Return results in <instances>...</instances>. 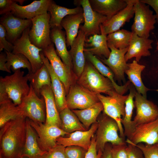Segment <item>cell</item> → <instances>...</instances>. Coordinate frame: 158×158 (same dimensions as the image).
Returning a JSON list of instances; mask_svg holds the SVG:
<instances>
[{"mask_svg":"<svg viewBox=\"0 0 158 158\" xmlns=\"http://www.w3.org/2000/svg\"><path fill=\"white\" fill-rule=\"evenodd\" d=\"M26 118L22 116L0 128V156L2 158L22 157L26 137Z\"/></svg>","mask_w":158,"mask_h":158,"instance_id":"cell-1","label":"cell"},{"mask_svg":"<svg viewBox=\"0 0 158 158\" xmlns=\"http://www.w3.org/2000/svg\"><path fill=\"white\" fill-rule=\"evenodd\" d=\"M20 69L12 74L0 78V89H2L13 103L18 106L29 93L30 87L28 84V73L24 75Z\"/></svg>","mask_w":158,"mask_h":158,"instance_id":"cell-2","label":"cell"},{"mask_svg":"<svg viewBox=\"0 0 158 158\" xmlns=\"http://www.w3.org/2000/svg\"><path fill=\"white\" fill-rule=\"evenodd\" d=\"M77 83L91 92L109 95L116 91L111 81L102 75L89 62H86Z\"/></svg>","mask_w":158,"mask_h":158,"instance_id":"cell-3","label":"cell"},{"mask_svg":"<svg viewBox=\"0 0 158 158\" xmlns=\"http://www.w3.org/2000/svg\"><path fill=\"white\" fill-rule=\"evenodd\" d=\"M119 128L117 122L104 113L98 122L96 137L97 151L103 152L106 144L120 145L126 143V140L118 134Z\"/></svg>","mask_w":158,"mask_h":158,"instance_id":"cell-4","label":"cell"},{"mask_svg":"<svg viewBox=\"0 0 158 158\" xmlns=\"http://www.w3.org/2000/svg\"><path fill=\"white\" fill-rule=\"evenodd\" d=\"M150 6L136 0L134 6V17L131 32L140 37L148 38L150 32L155 28L156 16Z\"/></svg>","mask_w":158,"mask_h":158,"instance_id":"cell-5","label":"cell"},{"mask_svg":"<svg viewBox=\"0 0 158 158\" xmlns=\"http://www.w3.org/2000/svg\"><path fill=\"white\" fill-rule=\"evenodd\" d=\"M97 95L102 104L104 113L117 122L119 128V135L126 140L121 120L125 115V102L128 95H121L114 91L109 95L105 96L101 94Z\"/></svg>","mask_w":158,"mask_h":158,"instance_id":"cell-6","label":"cell"},{"mask_svg":"<svg viewBox=\"0 0 158 158\" xmlns=\"http://www.w3.org/2000/svg\"><path fill=\"white\" fill-rule=\"evenodd\" d=\"M30 87L28 94L23 98L18 106L25 117L34 121L45 123L46 109L44 98L42 96L39 97L32 87Z\"/></svg>","mask_w":158,"mask_h":158,"instance_id":"cell-7","label":"cell"},{"mask_svg":"<svg viewBox=\"0 0 158 158\" xmlns=\"http://www.w3.org/2000/svg\"><path fill=\"white\" fill-rule=\"evenodd\" d=\"M50 14L47 13L31 19L32 25L29 32V39L32 44L42 50L52 43L50 36Z\"/></svg>","mask_w":158,"mask_h":158,"instance_id":"cell-8","label":"cell"},{"mask_svg":"<svg viewBox=\"0 0 158 158\" xmlns=\"http://www.w3.org/2000/svg\"><path fill=\"white\" fill-rule=\"evenodd\" d=\"M30 29L29 27L25 29L21 36L13 43V48L12 52L24 55L31 65L32 72L35 73L44 64L40 55L42 49L37 48L30 42L29 37Z\"/></svg>","mask_w":158,"mask_h":158,"instance_id":"cell-9","label":"cell"},{"mask_svg":"<svg viewBox=\"0 0 158 158\" xmlns=\"http://www.w3.org/2000/svg\"><path fill=\"white\" fill-rule=\"evenodd\" d=\"M29 119L31 125L36 133L39 145L44 151L48 152L56 146L58 138L69 134L57 126H47Z\"/></svg>","mask_w":158,"mask_h":158,"instance_id":"cell-10","label":"cell"},{"mask_svg":"<svg viewBox=\"0 0 158 158\" xmlns=\"http://www.w3.org/2000/svg\"><path fill=\"white\" fill-rule=\"evenodd\" d=\"M99 102L96 94L77 83L71 86L66 96L67 107L71 110L84 109Z\"/></svg>","mask_w":158,"mask_h":158,"instance_id":"cell-11","label":"cell"},{"mask_svg":"<svg viewBox=\"0 0 158 158\" xmlns=\"http://www.w3.org/2000/svg\"><path fill=\"white\" fill-rule=\"evenodd\" d=\"M74 4L77 6H81L83 10L84 23L80 28L84 33L86 38L95 35H100V26L107 18V17L94 11L90 4L89 0H77Z\"/></svg>","mask_w":158,"mask_h":158,"instance_id":"cell-12","label":"cell"},{"mask_svg":"<svg viewBox=\"0 0 158 158\" xmlns=\"http://www.w3.org/2000/svg\"><path fill=\"white\" fill-rule=\"evenodd\" d=\"M42 52L48 59L54 73L64 85L67 95L70 87L74 83L72 71L68 68L57 55L53 43L43 49Z\"/></svg>","mask_w":158,"mask_h":158,"instance_id":"cell-13","label":"cell"},{"mask_svg":"<svg viewBox=\"0 0 158 158\" xmlns=\"http://www.w3.org/2000/svg\"><path fill=\"white\" fill-rule=\"evenodd\" d=\"M134 98L136 115L133 123L135 128L137 125L152 121L158 117L157 105L137 92Z\"/></svg>","mask_w":158,"mask_h":158,"instance_id":"cell-14","label":"cell"},{"mask_svg":"<svg viewBox=\"0 0 158 158\" xmlns=\"http://www.w3.org/2000/svg\"><path fill=\"white\" fill-rule=\"evenodd\" d=\"M126 141L134 145L141 143L148 145L158 143V117L152 121L136 126Z\"/></svg>","mask_w":158,"mask_h":158,"instance_id":"cell-15","label":"cell"},{"mask_svg":"<svg viewBox=\"0 0 158 158\" xmlns=\"http://www.w3.org/2000/svg\"><path fill=\"white\" fill-rule=\"evenodd\" d=\"M51 0H35L25 6L23 5L24 0H16L11 6V13L16 17L23 19H30L38 16L47 13L48 8Z\"/></svg>","mask_w":158,"mask_h":158,"instance_id":"cell-16","label":"cell"},{"mask_svg":"<svg viewBox=\"0 0 158 158\" xmlns=\"http://www.w3.org/2000/svg\"><path fill=\"white\" fill-rule=\"evenodd\" d=\"M107 44L111 51L109 57L107 59L99 58L103 63L108 66L118 81L125 83V71L128 68V63L125 59V55L128 50V47L118 49L110 44Z\"/></svg>","mask_w":158,"mask_h":158,"instance_id":"cell-17","label":"cell"},{"mask_svg":"<svg viewBox=\"0 0 158 158\" xmlns=\"http://www.w3.org/2000/svg\"><path fill=\"white\" fill-rule=\"evenodd\" d=\"M0 22L6 30L7 40L12 44L19 38L25 29L32 25L31 20L17 17L11 12L1 17Z\"/></svg>","mask_w":158,"mask_h":158,"instance_id":"cell-18","label":"cell"},{"mask_svg":"<svg viewBox=\"0 0 158 158\" xmlns=\"http://www.w3.org/2000/svg\"><path fill=\"white\" fill-rule=\"evenodd\" d=\"M127 0V4L126 8L101 25L100 29L106 35L120 30L134 16V6L136 0Z\"/></svg>","mask_w":158,"mask_h":158,"instance_id":"cell-19","label":"cell"},{"mask_svg":"<svg viewBox=\"0 0 158 158\" xmlns=\"http://www.w3.org/2000/svg\"><path fill=\"white\" fill-rule=\"evenodd\" d=\"M86 38L84 33L79 28L78 35L69 51L71 59L73 70L74 75L77 78L82 73L86 64L84 50Z\"/></svg>","mask_w":158,"mask_h":158,"instance_id":"cell-20","label":"cell"},{"mask_svg":"<svg viewBox=\"0 0 158 158\" xmlns=\"http://www.w3.org/2000/svg\"><path fill=\"white\" fill-rule=\"evenodd\" d=\"M98 126V123L96 122L87 130L75 131L70 133L69 136L67 138L59 137L56 140L57 144L65 147L73 145L78 146L87 150L90 146L92 138Z\"/></svg>","mask_w":158,"mask_h":158,"instance_id":"cell-21","label":"cell"},{"mask_svg":"<svg viewBox=\"0 0 158 158\" xmlns=\"http://www.w3.org/2000/svg\"><path fill=\"white\" fill-rule=\"evenodd\" d=\"M153 40L149 38L140 37L132 32L128 50L125 55L126 61L135 58L138 62L142 56H149L151 55L150 49H152Z\"/></svg>","mask_w":158,"mask_h":158,"instance_id":"cell-22","label":"cell"},{"mask_svg":"<svg viewBox=\"0 0 158 158\" xmlns=\"http://www.w3.org/2000/svg\"><path fill=\"white\" fill-rule=\"evenodd\" d=\"M101 31L100 35H95L86 38L84 51L99 58L107 59L111 51L108 46L107 35L101 30Z\"/></svg>","mask_w":158,"mask_h":158,"instance_id":"cell-23","label":"cell"},{"mask_svg":"<svg viewBox=\"0 0 158 158\" xmlns=\"http://www.w3.org/2000/svg\"><path fill=\"white\" fill-rule=\"evenodd\" d=\"M40 55L43 63L47 67L50 74L51 87L59 112L67 107L65 88L63 83L54 73L48 59L45 56L42 51L40 52Z\"/></svg>","mask_w":158,"mask_h":158,"instance_id":"cell-24","label":"cell"},{"mask_svg":"<svg viewBox=\"0 0 158 158\" xmlns=\"http://www.w3.org/2000/svg\"><path fill=\"white\" fill-rule=\"evenodd\" d=\"M46 105V119L45 124L54 126L61 128V123L51 86L46 85L40 90Z\"/></svg>","mask_w":158,"mask_h":158,"instance_id":"cell-25","label":"cell"},{"mask_svg":"<svg viewBox=\"0 0 158 158\" xmlns=\"http://www.w3.org/2000/svg\"><path fill=\"white\" fill-rule=\"evenodd\" d=\"M62 29L58 27L51 29L50 38L52 42L55 44L56 54L63 63L69 69L72 71L71 59L67 48L66 33Z\"/></svg>","mask_w":158,"mask_h":158,"instance_id":"cell-26","label":"cell"},{"mask_svg":"<svg viewBox=\"0 0 158 158\" xmlns=\"http://www.w3.org/2000/svg\"><path fill=\"white\" fill-rule=\"evenodd\" d=\"M92 9L110 19L127 4V0H89Z\"/></svg>","mask_w":158,"mask_h":158,"instance_id":"cell-27","label":"cell"},{"mask_svg":"<svg viewBox=\"0 0 158 158\" xmlns=\"http://www.w3.org/2000/svg\"><path fill=\"white\" fill-rule=\"evenodd\" d=\"M85 58L103 75L108 78L111 82L116 91L123 95L129 89L130 82L129 80L123 85H119L115 82L114 75L111 70L106 66L99 59L90 53L84 52Z\"/></svg>","mask_w":158,"mask_h":158,"instance_id":"cell-28","label":"cell"},{"mask_svg":"<svg viewBox=\"0 0 158 158\" xmlns=\"http://www.w3.org/2000/svg\"><path fill=\"white\" fill-rule=\"evenodd\" d=\"M26 137L22 157L28 158H42L46 152L42 150L37 141L36 133L31 125L29 119L26 118Z\"/></svg>","mask_w":158,"mask_h":158,"instance_id":"cell-29","label":"cell"},{"mask_svg":"<svg viewBox=\"0 0 158 158\" xmlns=\"http://www.w3.org/2000/svg\"><path fill=\"white\" fill-rule=\"evenodd\" d=\"M84 21L83 11L68 15L62 20L61 25L65 30L67 47H71L72 44L78 35L80 24L84 23Z\"/></svg>","mask_w":158,"mask_h":158,"instance_id":"cell-30","label":"cell"},{"mask_svg":"<svg viewBox=\"0 0 158 158\" xmlns=\"http://www.w3.org/2000/svg\"><path fill=\"white\" fill-rule=\"evenodd\" d=\"M50 15L49 24L51 29L55 27L63 28L61 26L62 20L68 15L77 14L83 11L80 6L72 8L61 6L52 0L47 10Z\"/></svg>","mask_w":158,"mask_h":158,"instance_id":"cell-31","label":"cell"},{"mask_svg":"<svg viewBox=\"0 0 158 158\" xmlns=\"http://www.w3.org/2000/svg\"><path fill=\"white\" fill-rule=\"evenodd\" d=\"M128 68L125 73L127 75L129 81L133 84L138 93L147 98V92L151 90L144 85L141 76L142 72L145 66L139 64L135 60L128 63Z\"/></svg>","mask_w":158,"mask_h":158,"instance_id":"cell-32","label":"cell"},{"mask_svg":"<svg viewBox=\"0 0 158 158\" xmlns=\"http://www.w3.org/2000/svg\"><path fill=\"white\" fill-rule=\"evenodd\" d=\"M28 81L35 93L39 97H42L40 90L44 86H51V78L49 71L44 63L39 69L35 73H28Z\"/></svg>","mask_w":158,"mask_h":158,"instance_id":"cell-33","label":"cell"},{"mask_svg":"<svg viewBox=\"0 0 158 158\" xmlns=\"http://www.w3.org/2000/svg\"><path fill=\"white\" fill-rule=\"evenodd\" d=\"M61 121V128L70 134L76 131L86 130L76 115L67 107L59 112Z\"/></svg>","mask_w":158,"mask_h":158,"instance_id":"cell-34","label":"cell"},{"mask_svg":"<svg viewBox=\"0 0 158 158\" xmlns=\"http://www.w3.org/2000/svg\"><path fill=\"white\" fill-rule=\"evenodd\" d=\"M130 92L125 102V114L121 120V123L123 126L124 134L126 139L129 138L133 132L135 128L133 126L132 116L135 107L133 98L136 92L134 88H129Z\"/></svg>","mask_w":158,"mask_h":158,"instance_id":"cell-35","label":"cell"},{"mask_svg":"<svg viewBox=\"0 0 158 158\" xmlns=\"http://www.w3.org/2000/svg\"><path fill=\"white\" fill-rule=\"evenodd\" d=\"M103 110L102 104L99 102L86 109L72 110L86 129L96 122L98 116Z\"/></svg>","mask_w":158,"mask_h":158,"instance_id":"cell-36","label":"cell"},{"mask_svg":"<svg viewBox=\"0 0 158 158\" xmlns=\"http://www.w3.org/2000/svg\"><path fill=\"white\" fill-rule=\"evenodd\" d=\"M22 116H23L18 106L11 100L0 103V128L8 121Z\"/></svg>","mask_w":158,"mask_h":158,"instance_id":"cell-37","label":"cell"},{"mask_svg":"<svg viewBox=\"0 0 158 158\" xmlns=\"http://www.w3.org/2000/svg\"><path fill=\"white\" fill-rule=\"evenodd\" d=\"M132 32L122 29L107 35V44L116 49H121L128 47Z\"/></svg>","mask_w":158,"mask_h":158,"instance_id":"cell-38","label":"cell"},{"mask_svg":"<svg viewBox=\"0 0 158 158\" xmlns=\"http://www.w3.org/2000/svg\"><path fill=\"white\" fill-rule=\"evenodd\" d=\"M5 53L7 59L6 66L9 70L11 71V67L14 71L21 68H26L28 69V73L32 72V67L30 62L23 54H14L6 51Z\"/></svg>","mask_w":158,"mask_h":158,"instance_id":"cell-39","label":"cell"},{"mask_svg":"<svg viewBox=\"0 0 158 158\" xmlns=\"http://www.w3.org/2000/svg\"><path fill=\"white\" fill-rule=\"evenodd\" d=\"M134 145L141 149L145 158H158V143L148 145L141 143Z\"/></svg>","mask_w":158,"mask_h":158,"instance_id":"cell-40","label":"cell"},{"mask_svg":"<svg viewBox=\"0 0 158 158\" xmlns=\"http://www.w3.org/2000/svg\"><path fill=\"white\" fill-rule=\"evenodd\" d=\"M87 150L77 146H70L65 147L66 158H85Z\"/></svg>","mask_w":158,"mask_h":158,"instance_id":"cell-41","label":"cell"},{"mask_svg":"<svg viewBox=\"0 0 158 158\" xmlns=\"http://www.w3.org/2000/svg\"><path fill=\"white\" fill-rule=\"evenodd\" d=\"M7 33L4 27L0 25V52L4 49L5 51L12 52L13 48V45L8 42L6 39Z\"/></svg>","mask_w":158,"mask_h":158,"instance_id":"cell-42","label":"cell"},{"mask_svg":"<svg viewBox=\"0 0 158 158\" xmlns=\"http://www.w3.org/2000/svg\"><path fill=\"white\" fill-rule=\"evenodd\" d=\"M65 147L57 145L46 152L42 158H66L65 153Z\"/></svg>","mask_w":158,"mask_h":158,"instance_id":"cell-43","label":"cell"},{"mask_svg":"<svg viewBox=\"0 0 158 158\" xmlns=\"http://www.w3.org/2000/svg\"><path fill=\"white\" fill-rule=\"evenodd\" d=\"M113 158H127L126 150L127 143L118 145H112Z\"/></svg>","mask_w":158,"mask_h":158,"instance_id":"cell-44","label":"cell"},{"mask_svg":"<svg viewBox=\"0 0 158 158\" xmlns=\"http://www.w3.org/2000/svg\"><path fill=\"white\" fill-rule=\"evenodd\" d=\"M127 143V158H145L143 152L140 148L132 144Z\"/></svg>","mask_w":158,"mask_h":158,"instance_id":"cell-45","label":"cell"},{"mask_svg":"<svg viewBox=\"0 0 158 158\" xmlns=\"http://www.w3.org/2000/svg\"><path fill=\"white\" fill-rule=\"evenodd\" d=\"M102 152L97 151V149L95 136L92 137L90 147L87 150L85 158H101Z\"/></svg>","mask_w":158,"mask_h":158,"instance_id":"cell-46","label":"cell"},{"mask_svg":"<svg viewBox=\"0 0 158 158\" xmlns=\"http://www.w3.org/2000/svg\"><path fill=\"white\" fill-rule=\"evenodd\" d=\"M16 0H0V14L4 15L11 12V6Z\"/></svg>","mask_w":158,"mask_h":158,"instance_id":"cell-47","label":"cell"},{"mask_svg":"<svg viewBox=\"0 0 158 158\" xmlns=\"http://www.w3.org/2000/svg\"><path fill=\"white\" fill-rule=\"evenodd\" d=\"M141 2L151 6L156 14V23H158V0H140Z\"/></svg>","mask_w":158,"mask_h":158,"instance_id":"cell-48","label":"cell"},{"mask_svg":"<svg viewBox=\"0 0 158 158\" xmlns=\"http://www.w3.org/2000/svg\"><path fill=\"white\" fill-rule=\"evenodd\" d=\"M7 62L6 54V53L1 52L0 54V70L8 73H11L6 66Z\"/></svg>","mask_w":158,"mask_h":158,"instance_id":"cell-49","label":"cell"},{"mask_svg":"<svg viewBox=\"0 0 158 158\" xmlns=\"http://www.w3.org/2000/svg\"><path fill=\"white\" fill-rule=\"evenodd\" d=\"M112 145L110 143L106 144L101 158H113L112 152Z\"/></svg>","mask_w":158,"mask_h":158,"instance_id":"cell-50","label":"cell"},{"mask_svg":"<svg viewBox=\"0 0 158 158\" xmlns=\"http://www.w3.org/2000/svg\"><path fill=\"white\" fill-rule=\"evenodd\" d=\"M156 50L157 51L158 50V41H157Z\"/></svg>","mask_w":158,"mask_h":158,"instance_id":"cell-51","label":"cell"},{"mask_svg":"<svg viewBox=\"0 0 158 158\" xmlns=\"http://www.w3.org/2000/svg\"><path fill=\"white\" fill-rule=\"evenodd\" d=\"M0 158H2L1 156H0ZM20 158H28L27 157H21Z\"/></svg>","mask_w":158,"mask_h":158,"instance_id":"cell-52","label":"cell"}]
</instances>
